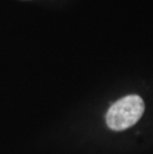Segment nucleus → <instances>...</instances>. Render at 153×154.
Listing matches in <instances>:
<instances>
[{
    "label": "nucleus",
    "instance_id": "nucleus-1",
    "mask_svg": "<svg viewBox=\"0 0 153 154\" xmlns=\"http://www.w3.org/2000/svg\"><path fill=\"white\" fill-rule=\"evenodd\" d=\"M144 111V103L140 97L130 94L115 101L107 110L106 119L110 129L120 131L135 124Z\"/></svg>",
    "mask_w": 153,
    "mask_h": 154
}]
</instances>
